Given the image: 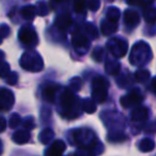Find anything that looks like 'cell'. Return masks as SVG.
<instances>
[{
	"mask_svg": "<svg viewBox=\"0 0 156 156\" xmlns=\"http://www.w3.org/2000/svg\"><path fill=\"white\" fill-rule=\"evenodd\" d=\"M74 8H76V12H82L84 9V0H76L74 2Z\"/></svg>",
	"mask_w": 156,
	"mask_h": 156,
	"instance_id": "obj_1",
	"label": "cell"
},
{
	"mask_svg": "<svg viewBox=\"0 0 156 156\" xmlns=\"http://www.w3.org/2000/svg\"><path fill=\"white\" fill-rule=\"evenodd\" d=\"M153 88H154L155 91H156V79L154 80V82H153Z\"/></svg>",
	"mask_w": 156,
	"mask_h": 156,
	"instance_id": "obj_2",
	"label": "cell"
}]
</instances>
